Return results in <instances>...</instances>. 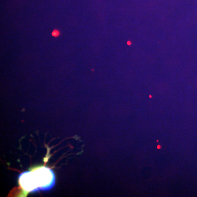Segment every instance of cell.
<instances>
[{
    "mask_svg": "<svg viewBox=\"0 0 197 197\" xmlns=\"http://www.w3.org/2000/svg\"><path fill=\"white\" fill-rule=\"evenodd\" d=\"M52 36H54V37H57L59 35V31L57 30H54L52 34Z\"/></svg>",
    "mask_w": 197,
    "mask_h": 197,
    "instance_id": "2",
    "label": "cell"
},
{
    "mask_svg": "<svg viewBox=\"0 0 197 197\" xmlns=\"http://www.w3.org/2000/svg\"><path fill=\"white\" fill-rule=\"evenodd\" d=\"M20 186L24 191L36 192L48 191L54 187L55 176L53 171L47 167H42L33 171H25L19 176Z\"/></svg>",
    "mask_w": 197,
    "mask_h": 197,
    "instance_id": "1",
    "label": "cell"
}]
</instances>
